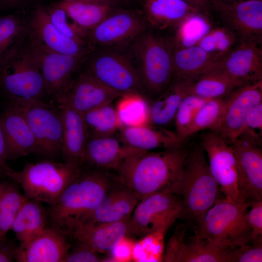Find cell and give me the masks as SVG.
<instances>
[{"label":"cell","instance_id":"1","mask_svg":"<svg viewBox=\"0 0 262 262\" xmlns=\"http://www.w3.org/2000/svg\"><path fill=\"white\" fill-rule=\"evenodd\" d=\"M188 153L182 147L141 151L126 158L115 171L120 182L141 200L167 189L174 190Z\"/></svg>","mask_w":262,"mask_h":262},{"label":"cell","instance_id":"2","mask_svg":"<svg viewBox=\"0 0 262 262\" xmlns=\"http://www.w3.org/2000/svg\"><path fill=\"white\" fill-rule=\"evenodd\" d=\"M106 170L82 166L74 179L48 212L51 227L65 235H71L103 200L112 184Z\"/></svg>","mask_w":262,"mask_h":262},{"label":"cell","instance_id":"3","mask_svg":"<svg viewBox=\"0 0 262 262\" xmlns=\"http://www.w3.org/2000/svg\"><path fill=\"white\" fill-rule=\"evenodd\" d=\"M175 192L180 199L179 218L196 226L221 197L201 146L189 151Z\"/></svg>","mask_w":262,"mask_h":262},{"label":"cell","instance_id":"4","mask_svg":"<svg viewBox=\"0 0 262 262\" xmlns=\"http://www.w3.org/2000/svg\"><path fill=\"white\" fill-rule=\"evenodd\" d=\"M0 88L12 104L42 100L48 94L31 53L27 29L0 61Z\"/></svg>","mask_w":262,"mask_h":262},{"label":"cell","instance_id":"5","mask_svg":"<svg viewBox=\"0 0 262 262\" xmlns=\"http://www.w3.org/2000/svg\"><path fill=\"white\" fill-rule=\"evenodd\" d=\"M250 203L220 197L194 227L195 232L218 248L227 250L250 243L246 214Z\"/></svg>","mask_w":262,"mask_h":262},{"label":"cell","instance_id":"6","mask_svg":"<svg viewBox=\"0 0 262 262\" xmlns=\"http://www.w3.org/2000/svg\"><path fill=\"white\" fill-rule=\"evenodd\" d=\"M81 167L66 162L44 161L28 163L19 171L6 164L3 170L4 175L21 187L26 198L50 205L58 200Z\"/></svg>","mask_w":262,"mask_h":262},{"label":"cell","instance_id":"7","mask_svg":"<svg viewBox=\"0 0 262 262\" xmlns=\"http://www.w3.org/2000/svg\"><path fill=\"white\" fill-rule=\"evenodd\" d=\"M134 51L145 90L157 97L173 78L172 44L151 33L136 38Z\"/></svg>","mask_w":262,"mask_h":262},{"label":"cell","instance_id":"8","mask_svg":"<svg viewBox=\"0 0 262 262\" xmlns=\"http://www.w3.org/2000/svg\"><path fill=\"white\" fill-rule=\"evenodd\" d=\"M11 104L18 108L25 117L34 136L37 152L48 157L62 154L63 125L60 109L43 100Z\"/></svg>","mask_w":262,"mask_h":262},{"label":"cell","instance_id":"9","mask_svg":"<svg viewBox=\"0 0 262 262\" xmlns=\"http://www.w3.org/2000/svg\"><path fill=\"white\" fill-rule=\"evenodd\" d=\"M180 199L173 189H167L140 200L130 218L131 233L149 235L180 217Z\"/></svg>","mask_w":262,"mask_h":262},{"label":"cell","instance_id":"10","mask_svg":"<svg viewBox=\"0 0 262 262\" xmlns=\"http://www.w3.org/2000/svg\"><path fill=\"white\" fill-rule=\"evenodd\" d=\"M261 139L243 131L230 145L234 153L241 198L251 203L262 200Z\"/></svg>","mask_w":262,"mask_h":262},{"label":"cell","instance_id":"11","mask_svg":"<svg viewBox=\"0 0 262 262\" xmlns=\"http://www.w3.org/2000/svg\"><path fill=\"white\" fill-rule=\"evenodd\" d=\"M201 147L208 157L211 173L228 200H243L238 187L235 156L231 145L217 132L210 131L201 135Z\"/></svg>","mask_w":262,"mask_h":262},{"label":"cell","instance_id":"12","mask_svg":"<svg viewBox=\"0 0 262 262\" xmlns=\"http://www.w3.org/2000/svg\"><path fill=\"white\" fill-rule=\"evenodd\" d=\"M101 83L122 96L143 94L144 85L138 70L124 55L113 51H102L91 59L87 68Z\"/></svg>","mask_w":262,"mask_h":262},{"label":"cell","instance_id":"13","mask_svg":"<svg viewBox=\"0 0 262 262\" xmlns=\"http://www.w3.org/2000/svg\"><path fill=\"white\" fill-rule=\"evenodd\" d=\"M31 53L45 82L48 94L59 95L86 56H71L52 50L27 29Z\"/></svg>","mask_w":262,"mask_h":262},{"label":"cell","instance_id":"14","mask_svg":"<svg viewBox=\"0 0 262 262\" xmlns=\"http://www.w3.org/2000/svg\"><path fill=\"white\" fill-rule=\"evenodd\" d=\"M212 9L238 41L262 43V0L212 3Z\"/></svg>","mask_w":262,"mask_h":262},{"label":"cell","instance_id":"15","mask_svg":"<svg viewBox=\"0 0 262 262\" xmlns=\"http://www.w3.org/2000/svg\"><path fill=\"white\" fill-rule=\"evenodd\" d=\"M226 98L225 111L214 131L231 144L243 131L249 113L262 102V81L239 86Z\"/></svg>","mask_w":262,"mask_h":262},{"label":"cell","instance_id":"16","mask_svg":"<svg viewBox=\"0 0 262 262\" xmlns=\"http://www.w3.org/2000/svg\"><path fill=\"white\" fill-rule=\"evenodd\" d=\"M122 95L99 82L87 69L72 78L56 98L62 99L80 114L113 102Z\"/></svg>","mask_w":262,"mask_h":262},{"label":"cell","instance_id":"17","mask_svg":"<svg viewBox=\"0 0 262 262\" xmlns=\"http://www.w3.org/2000/svg\"><path fill=\"white\" fill-rule=\"evenodd\" d=\"M186 228L179 226L167 244L163 261L170 262H228L227 250L221 249L195 232L185 241Z\"/></svg>","mask_w":262,"mask_h":262},{"label":"cell","instance_id":"18","mask_svg":"<svg viewBox=\"0 0 262 262\" xmlns=\"http://www.w3.org/2000/svg\"><path fill=\"white\" fill-rule=\"evenodd\" d=\"M66 236L52 227H45L19 243L15 260L19 262H63L70 247Z\"/></svg>","mask_w":262,"mask_h":262},{"label":"cell","instance_id":"19","mask_svg":"<svg viewBox=\"0 0 262 262\" xmlns=\"http://www.w3.org/2000/svg\"><path fill=\"white\" fill-rule=\"evenodd\" d=\"M262 45L256 41H238L219 62V66L242 85L262 81Z\"/></svg>","mask_w":262,"mask_h":262},{"label":"cell","instance_id":"20","mask_svg":"<svg viewBox=\"0 0 262 262\" xmlns=\"http://www.w3.org/2000/svg\"><path fill=\"white\" fill-rule=\"evenodd\" d=\"M146 28L145 20L135 13L114 10L89 31V38L99 45L112 46L136 38Z\"/></svg>","mask_w":262,"mask_h":262},{"label":"cell","instance_id":"21","mask_svg":"<svg viewBox=\"0 0 262 262\" xmlns=\"http://www.w3.org/2000/svg\"><path fill=\"white\" fill-rule=\"evenodd\" d=\"M141 150L126 144L114 135L89 137L85 145L82 165L115 170L126 158Z\"/></svg>","mask_w":262,"mask_h":262},{"label":"cell","instance_id":"22","mask_svg":"<svg viewBox=\"0 0 262 262\" xmlns=\"http://www.w3.org/2000/svg\"><path fill=\"white\" fill-rule=\"evenodd\" d=\"M0 123L7 143V160L37 152L33 134L18 108L8 103L0 115Z\"/></svg>","mask_w":262,"mask_h":262},{"label":"cell","instance_id":"23","mask_svg":"<svg viewBox=\"0 0 262 262\" xmlns=\"http://www.w3.org/2000/svg\"><path fill=\"white\" fill-rule=\"evenodd\" d=\"M130 218L104 223H84L77 226L72 235L78 243L83 244L98 253L113 249L131 233Z\"/></svg>","mask_w":262,"mask_h":262},{"label":"cell","instance_id":"24","mask_svg":"<svg viewBox=\"0 0 262 262\" xmlns=\"http://www.w3.org/2000/svg\"><path fill=\"white\" fill-rule=\"evenodd\" d=\"M63 125L62 154L65 162L82 165L83 157L88 138L82 115L62 99H57Z\"/></svg>","mask_w":262,"mask_h":262},{"label":"cell","instance_id":"25","mask_svg":"<svg viewBox=\"0 0 262 262\" xmlns=\"http://www.w3.org/2000/svg\"><path fill=\"white\" fill-rule=\"evenodd\" d=\"M29 30L48 49L71 56H87V45L61 34L51 22L47 10L42 5L35 9L30 21Z\"/></svg>","mask_w":262,"mask_h":262},{"label":"cell","instance_id":"26","mask_svg":"<svg viewBox=\"0 0 262 262\" xmlns=\"http://www.w3.org/2000/svg\"><path fill=\"white\" fill-rule=\"evenodd\" d=\"M119 131V137L126 144L143 151L179 147L183 143L175 131L162 127L151 125L123 126Z\"/></svg>","mask_w":262,"mask_h":262},{"label":"cell","instance_id":"27","mask_svg":"<svg viewBox=\"0 0 262 262\" xmlns=\"http://www.w3.org/2000/svg\"><path fill=\"white\" fill-rule=\"evenodd\" d=\"M142 2L147 20L160 30L178 28L189 16L205 14L182 0H142Z\"/></svg>","mask_w":262,"mask_h":262},{"label":"cell","instance_id":"28","mask_svg":"<svg viewBox=\"0 0 262 262\" xmlns=\"http://www.w3.org/2000/svg\"><path fill=\"white\" fill-rule=\"evenodd\" d=\"M173 78L191 83L218 65L211 55L196 45L186 47L172 44Z\"/></svg>","mask_w":262,"mask_h":262},{"label":"cell","instance_id":"29","mask_svg":"<svg viewBox=\"0 0 262 262\" xmlns=\"http://www.w3.org/2000/svg\"><path fill=\"white\" fill-rule=\"evenodd\" d=\"M139 201L138 197L125 186L110 190L101 203L80 225L112 223L127 219Z\"/></svg>","mask_w":262,"mask_h":262},{"label":"cell","instance_id":"30","mask_svg":"<svg viewBox=\"0 0 262 262\" xmlns=\"http://www.w3.org/2000/svg\"><path fill=\"white\" fill-rule=\"evenodd\" d=\"M190 83L173 78L168 87L149 104V124L162 127L175 119Z\"/></svg>","mask_w":262,"mask_h":262},{"label":"cell","instance_id":"31","mask_svg":"<svg viewBox=\"0 0 262 262\" xmlns=\"http://www.w3.org/2000/svg\"><path fill=\"white\" fill-rule=\"evenodd\" d=\"M241 85L218 65L190 83L189 94L207 99L222 98Z\"/></svg>","mask_w":262,"mask_h":262},{"label":"cell","instance_id":"32","mask_svg":"<svg viewBox=\"0 0 262 262\" xmlns=\"http://www.w3.org/2000/svg\"><path fill=\"white\" fill-rule=\"evenodd\" d=\"M48 214L41 202L26 198L20 206L11 230L22 243L46 227Z\"/></svg>","mask_w":262,"mask_h":262},{"label":"cell","instance_id":"33","mask_svg":"<svg viewBox=\"0 0 262 262\" xmlns=\"http://www.w3.org/2000/svg\"><path fill=\"white\" fill-rule=\"evenodd\" d=\"M54 5L65 10L79 26L89 32L114 10V7L106 4L85 0H60Z\"/></svg>","mask_w":262,"mask_h":262},{"label":"cell","instance_id":"34","mask_svg":"<svg viewBox=\"0 0 262 262\" xmlns=\"http://www.w3.org/2000/svg\"><path fill=\"white\" fill-rule=\"evenodd\" d=\"M112 103L102 105L82 115L88 137L114 135L123 127Z\"/></svg>","mask_w":262,"mask_h":262},{"label":"cell","instance_id":"35","mask_svg":"<svg viewBox=\"0 0 262 262\" xmlns=\"http://www.w3.org/2000/svg\"><path fill=\"white\" fill-rule=\"evenodd\" d=\"M115 109L123 126L149 124V104L137 93H129L119 98Z\"/></svg>","mask_w":262,"mask_h":262},{"label":"cell","instance_id":"36","mask_svg":"<svg viewBox=\"0 0 262 262\" xmlns=\"http://www.w3.org/2000/svg\"><path fill=\"white\" fill-rule=\"evenodd\" d=\"M226 104V97L207 100L196 113L186 138L201 131H215L222 118Z\"/></svg>","mask_w":262,"mask_h":262},{"label":"cell","instance_id":"37","mask_svg":"<svg viewBox=\"0 0 262 262\" xmlns=\"http://www.w3.org/2000/svg\"><path fill=\"white\" fill-rule=\"evenodd\" d=\"M238 40L223 26L213 28L197 43L217 62H220L235 46Z\"/></svg>","mask_w":262,"mask_h":262},{"label":"cell","instance_id":"38","mask_svg":"<svg viewBox=\"0 0 262 262\" xmlns=\"http://www.w3.org/2000/svg\"><path fill=\"white\" fill-rule=\"evenodd\" d=\"M26 199L15 184H7L0 196V241L7 239L6 234L11 229L16 215Z\"/></svg>","mask_w":262,"mask_h":262},{"label":"cell","instance_id":"39","mask_svg":"<svg viewBox=\"0 0 262 262\" xmlns=\"http://www.w3.org/2000/svg\"><path fill=\"white\" fill-rule=\"evenodd\" d=\"M49 19L63 35L87 45L89 32L79 26L63 9L55 5L46 9ZM90 39V38H89Z\"/></svg>","mask_w":262,"mask_h":262},{"label":"cell","instance_id":"40","mask_svg":"<svg viewBox=\"0 0 262 262\" xmlns=\"http://www.w3.org/2000/svg\"><path fill=\"white\" fill-rule=\"evenodd\" d=\"M206 16L203 14H195L182 22L178 27L177 37L178 43L181 44L177 46L186 47L197 44L211 29Z\"/></svg>","mask_w":262,"mask_h":262},{"label":"cell","instance_id":"41","mask_svg":"<svg viewBox=\"0 0 262 262\" xmlns=\"http://www.w3.org/2000/svg\"><path fill=\"white\" fill-rule=\"evenodd\" d=\"M208 100L188 94L181 101L175 117L176 133L183 142L186 133L199 109Z\"/></svg>","mask_w":262,"mask_h":262},{"label":"cell","instance_id":"42","mask_svg":"<svg viewBox=\"0 0 262 262\" xmlns=\"http://www.w3.org/2000/svg\"><path fill=\"white\" fill-rule=\"evenodd\" d=\"M26 30L17 16L13 15L0 16V61Z\"/></svg>","mask_w":262,"mask_h":262},{"label":"cell","instance_id":"43","mask_svg":"<svg viewBox=\"0 0 262 262\" xmlns=\"http://www.w3.org/2000/svg\"><path fill=\"white\" fill-rule=\"evenodd\" d=\"M251 244L228 250V262H262V244Z\"/></svg>","mask_w":262,"mask_h":262},{"label":"cell","instance_id":"44","mask_svg":"<svg viewBox=\"0 0 262 262\" xmlns=\"http://www.w3.org/2000/svg\"><path fill=\"white\" fill-rule=\"evenodd\" d=\"M246 219L251 230L250 242L262 244V200L250 203Z\"/></svg>","mask_w":262,"mask_h":262},{"label":"cell","instance_id":"45","mask_svg":"<svg viewBox=\"0 0 262 262\" xmlns=\"http://www.w3.org/2000/svg\"><path fill=\"white\" fill-rule=\"evenodd\" d=\"M71 251H69L63 262H97L100 259L96 252L87 246L80 243Z\"/></svg>","mask_w":262,"mask_h":262},{"label":"cell","instance_id":"46","mask_svg":"<svg viewBox=\"0 0 262 262\" xmlns=\"http://www.w3.org/2000/svg\"><path fill=\"white\" fill-rule=\"evenodd\" d=\"M243 131L261 139L262 132V102L249 113L246 118Z\"/></svg>","mask_w":262,"mask_h":262},{"label":"cell","instance_id":"47","mask_svg":"<svg viewBox=\"0 0 262 262\" xmlns=\"http://www.w3.org/2000/svg\"><path fill=\"white\" fill-rule=\"evenodd\" d=\"M15 247L7 239L0 241V262H11L15 260Z\"/></svg>","mask_w":262,"mask_h":262},{"label":"cell","instance_id":"48","mask_svg":"<svg viewBox=\"0 0 262 262\" xmlns=\"http://www.w3.org/2000/svg\"><path fill=\"white\" fill-rule=\"evenodd\" d=\"M7 160V147L4 134L0 123V168L6 165Z\"/></svg>","mask_w":262,"mask_h":262},{"label":"cell","instance_id":"49","mask_svg":"<svg viewBox=\"0 0 262 262\" xmlns=\"http://www.w3.org/2000/svg\"><path fill=\"white\" fill-rule=\"evenodd\" d=\"M189 4L201 10L208 15L212 9V3L210 0H182Z\"/></svg>","mask_w":262,"mask_h":262},{"label":"cell","instance_id":"50","mask_svg":"<svg viewBox=\"0 0 262 262\" xmlns=\"http://www.w3.org/2000/svg\"><path fill=\"white\" fill-rule=\"evenodd\" d=\"M63 1H73V0H85L89 1L103 4H106L113 7H115L123 4L127 0H61Z\"/></svg>","mask_w":262,"mask_h":262},{"label":"cell","instance_id":"51","mask_svg":"<svg viewBox=\"0 0 262 262\" xmlns=\"http://www.w3.org/2000/svg\"><path fill=\"white\" fill-rule=\"evenodd\" d=\"M17 0H0V10L14 4Z\"/></svg>","mask_w":262,"mask_h":262},{"label":"cell","instance_id":"52","mask_svg":"<svg viewBox=\"0 0 262 262\" xmlns=\"http://www.w3.org/2000/svg\"><path fill=\"white\" fill-rule=\"evenodd\" d=\"M7 184L0 181V196L2 194L6 187Z\"/></svg>","mask_w":262,"mask_h":262},{"label":"cell","instance_id":"53","mask_svg":"<svg viewBox=\"0 0 262 262\" xmlns=\"http://www.w3.org/2000/svg\"><path fill=\"white\" fill-rule=\"evenodd\" d=\"M3 175H4L3 170L0 168V178Z\"/></svg>","mask_w":262,"mask_h":262},{"label":"cell","instance_id":"54","mask_svg":"<svg viewBox=\"0 0 262 262\" xmlns=\"http://www.w3.org/2000/svg\"><path fill=\"white\" fill-rule=\"evenodd\" d=\"M222 0H210L211 3L215 2H219L222 1Z\"/></svg>","mask_w":262,"mask_h":262},{"label":"cell","instance_id":"55","mask_svg":"<svg viewBox=\"0 0 262 262\" xmlns=\"http://www.w3.org/2000/svg\"><path fill=\"white\" fill-rule=\"evenodd\" d=\"M241 0H222V1H241Z\"/></svg>","mask_w":262,"mask_h":262}]
</instances>
